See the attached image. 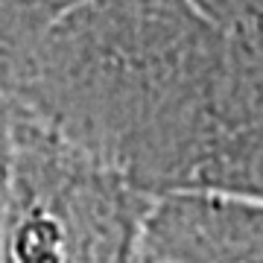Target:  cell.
<instances>
[{"label":"cell","mask_w":263,"mask_h":263,"mask_svg":"<svg viewBox=\"0 0 263 263\" xmlns=\"http://www.w3.org/2000/svg\"><path fill=\"white\" fill-rule=\"evenodd\" d=\"M15 97L149 196H263V21L85 0L21 56Z\"/></svg>","instance_id":"1"},{"label":"cell","mask_w":263,"mask_h":263,"mask_svg":"<svg viewBox=\"0 0 263 263\" xmlns=\"http://www.w3.org/2000/svg\"><path fill=\"white\" fill-rule=\"evenodd\" d=\"M149 202L18 100L3 263H132Z\"/></svg>","instance_id":"2"},{"label":"cell","mask_w":263,"mask_h":263,"mask_svg":"<svg viewBox=\"0 0 263 263\" xmlns=\"http://www.w3.org/2000/svg\"><path fill=\"white\" fill-rule=\"evenodd\" d=\"M138 254L158 263H263V202L216 190L152 196Z\"/></svg>","instance_id":"3"},{"label":"cell","mask_w":263,"mask_h":263,"mask_svg":"<svg viewBox=\"0 0 263 263\" xmlns=\"http://www.w3.org/2000/svg\"><path fill=\"white\" fill-rule=\"evenodd\" d=\"M15 114L18 97L0 94V263H3V240L12 202V164H15Z\"/></svg>","instance_id":"4"},{"label":"cell","mask_w":263,"mask_h":263,"mask_svg":"<svg viewBox=\"0 0 263 263\" xmlns=\"http://www.w3.org/2000/svg\"><path fill=\"white\" fill-rule=\"evenodd\" d=\"M190 3L219 27L260 24L263 21V0H190Z\"/></svg>","instance_id":"5"},{"label":"cell","mask_w":263,"mask_h":263,"mask_svg":"<svg viewBox=\"0 0 263 263\" xmlns=\"http://www.w3.org/2000/svg\"><path fill=\"white\" fill-rule=\"evenodd\" d=\"M21 79V62L0 47V94H15Z\"/></svg>","instance_id":"6"},{"label":"cell","mask_w":263,"mask_h":263,"mask_svg":"<svg viewBox=\"0 0 263 263\" xmlns=\"http://www.w3.org/2000/svg\"><path fill=\"white\" fill-rule=\"evenodd\" d=\"M132 263H158V260H149V257H141V254H135V260Z\"/></svg>","instance_id":"7"}]
</instances>
